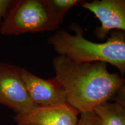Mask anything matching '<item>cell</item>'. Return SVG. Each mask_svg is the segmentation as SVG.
I'll return each mask as SVG.
<instances>
[{
  "label": "cell",
  "instance_id": "1",
  "mask_svg": "<svg viewBox=\"0 0 125 125\" xmlns=\"http://www.w3.org/2000/svg\"><path fill=\"white\" fill-rule=\"evenodd\" d=\"M52 64L54 78L65 91L67 103L79 114L94 111L113 100L124 82L123 76L108 71L105 62H78L59 55Z\"/></svg>",
  "mask_w": 125,
  "mask_h": 125
},
{
  "label": "cell",
  "instance_id": "2",
  "mask_svg": "<svg viewBox=\"0 0 125 125\" xmlns=\"http://www.w3.org/2000/svg\"><path fill=\"white\" fill-rule=\"evenodd\" d=\"M74 34L66 30H58L48 41L59 55L65 56L78 62H103L114 65L121 76L125 74V32L114 31L104 42H95L83 36L79 25H71Z\"/></svg>",
  "mask_w": 125,
  "mask_h": 125
},
{
  "label": "cell",
  "instance_id": "3",
  "mask_svg": "<svg viewBox=\"0 0 125 125\" xmlns=\"http://www.w3.org/2000/svg\"><path fill=\"white\" fill-rule=\"evenodd\" d=\"M60 25L48 0H15L0 33L13 36L57 31Z\"/></svg>",
  "mask_w": 125,
  "mask_h": 125
},
{
  "label": "cell",
  "instance_id": "4",
  "mask_svg": "<svg viewBox=\"0 0 125 125\" xmlns=\"http://www.w3.org/2000/svg\"><path fill=\"white\" fill-rule=\"evenodd\" d=\"M21 68L0 62V104L16 114L26 113L38 107L28 93L21 77Z\"/></svg>",
  "mask_w": 125,
  "mask_h": 125
},
{
  "label": "cell",
  "instance_id": "5",
  "mask_svg": "<svg viewBox=\"0 0 125 125\" xmlns=\"http://www.w3.org/2000/svg\"><path fill=\"white\" fill-rule=\"evenodd\" d=\"M82 7L93 13L100 21V26L94 30L98 40H104L112 30L125 32V0L86 1Z\"/></svg>",
  "mask_w": 125,
  "mask_h": 125
},
{
  "label": "cell",
  "instance_id": "6",
  "mask_svg": "<svg viewBox=\"0 0 125 125\" xmlns=\"http://www.w3.org/2000/svg\"><path fill=\"white\" fill-rule=\"evenodd\" d=\"M79 112L67 103L37 107L26 113L16 114L15 125H77Z\"/></svg>",
  "mask_w": 125,
  "mask_h": 125
},
{
  "label": "cell",
  "instance_id": "7",
  "mask_svg": "<svg viewBox=\"0 0 125 125\" xmlns=\"http://www.w3.org/2000/svg\"><path fill=\"white\" fill-rule=\"evenodd\" d=\"M21 77L31 99L38 107L67 103L64 90L55 78L42 79L23 68Z\"/></svg>",
  "mask_w": 125,
  "mask_h": 125
},
{
  "label": "cell",
  "instance_id": "8",
  "mask_svg": "<svg viewBox=\"0 0 125 125\" xmlns=\"http://www.w3.org/2000/svg\"><path fill=\"white\" fill-rule=\"evenodd\" d=\"M101 125H125V107L116 101H108L94 110Z\"/></svg>",
  "mask_w": 125,
  "mask_h": 125
},
{
  "label": "cell",
  "instance_id": "9",
  "mask_svg": "<svg viewBox=\"0 0 125 125\" xmlns=\"http://www.w3.org/2000/svg\"><path fill=\"white\" fill-rule=\"evenodd\" d=\"M54 15L59 24L63 22L65 16L71 8L77 5H83L84 0H48Z\"/></svg>",
  "mask_w": 125,
  "mask_h": 125
},
{
  "label": "cell",
  "instance_id": "10",
  "mask_svg": "<svg viewBox=\"0 0 125 125\" xmlns=\"http://www.w3.org/2000/svg\"><path fill=\"white\" fill-rule=\"evenodd\" d=\"M77 125H101V122L94 111L83 112L79 114Z\"/></svg>",
  "mask_w": 125,
  "mask_h": 125
},
{
  "label": "cell",
  "instance_id": "11",
  "mask_svg": "<svg viewBox=\"0 0 125 125\" xmlns=\"http://www.w3.org/2000/svg\"><path fill=\"white\" fill-rule=\"evenodd\" d=\"M15 0H0V26L8 15Z\"/></svg>",
  "mask_w": 125,
  "mask_h": 125
},
{
  "label": "cell",
  "instance_id": "12",
  "mask_svg": "<svg viewBox=\"0 0 125 125\" xmlns=\"http://www.w3.org/2000/svg\"><path fill=\"white\" fill-rule=\"evenodd\" d=\"M113 101H116L125 107V78H124L123 85L114 97Z\"/></svg>",
  "mask_w": 125,
  "mask_h": 125
}]
</instances>
